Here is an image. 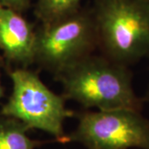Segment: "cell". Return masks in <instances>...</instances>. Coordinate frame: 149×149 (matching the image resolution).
<instances>
[{
  "label": "cell",
  "mask_w": 149,
  "mask_h": 149,
  "mask_svg": "<svg viewBox=\"0 0 149 149\" xmlns=\"http://www.w3.org/2000/svg\"><path fill=\"white\" fill-rule=\"evenodd\" d=\"M98 49L95 26L90 8L36 28L35 61L40 68L60 74Z\"/></svg>",
  "instance_id": "cell-4"
},
{
  "label": "cell",
  "mask_w": 149,
  "mask_h": 149,
  "mask_svg": "<svg viewBox=\"0 0 149 149\" xmlns=\"http://www.w3.org/2000/svg\"><path fill=\"white\" fill-rule=\"evenodd\" d=\"M36 28L22 13L0 7V50L8 62L22 68L34 64Z\"/></svg>",
  "instance_id": "cell-6"
},
{
  "label": "cell",
  "mask_w": 149,
  "mask_h": 149,
  "mask_svg": "<svg viewBox=\"0 0 149 149\" xmlns=\"http://www.w3.org/2000/svg\"><path fill=\"white\" fill-rule=\"evenodd\" d=\"M29 128L16 118L0 117V149H35L42 143L27 135Z\"/></svg>",
  "instance_id": "cell-7"
},
{
  "label": "cell",
  "mask_w": 149,
  "mask_h": 149,
  "mask_svg": "<svg viewBox=\"0 0 149 149\" xmlns=\"http://www.w3.org/2000/svg\"><path fill=\"white\" fill-rule=\"evenodd\" d=\"M13 91L1 109L3 116L19 120L29 129H39L62 143L64 123L74 113L65 106L66 99L56 94L40 79L37 71L17 68L9 73Z\"/></svg>",
  "instance_id": "cell-3"
},
{
  "label": "cell",
  "mask_w": 149,
  "mask_h": 149,
  "mask_svg": "<svg viewBox=\"0 0 149 149\" xmlns=\"http://www.w3.org/2000/svg\"><path fill=\"white\" fill-rule=\"evenodd\" d=\"M81 0H37L34 15L40 24H49L77 13Z\"/></svg>",
  "instance_id": "cell-8"
},
{
  "label": "cell",
  "mask_w": 149,
  "mask_h": 149,
  "mask_svg": "<svg viewBox=\"0 0 149 149\" xmlns=\"http://www.w3.org/2000/svg\"><path fill=\"white\" fill-rule=\"evenodd\" d=\"M55 80L62 85V95L86 109L141 111L143 99L136 95L128 66L103 55L91 54L60 74Z\"/></svg>",
  "instance_id": "cell-1"
},
{
  "label": "cell",
  "mask_w": 149,
  "mask_h": 149,
  "mask_svg": "<svg viewBox=\"0 0 149 149\" xmlns=\"http://www.w3.org/2000/svg\"><path fill=\"white\" fill-rule=\"evenodd\" d=\"M30 6L31 0H0V7L10 8L22 14L28 10Z\"/></svg>",
  "instance_id": "cell-9"
},
{
  "label": "cell",
  "mask_w": 149,
  "mask_h": 149,
  "mask_svg": "<svg viewBox=\"0 0 149 149\" xmlns=\"http://www.w3.org/2000/svg\"><path fill=\"white\" fill-rule=\"evenodd\" d=\"M1 66H2V61L0 58V70H1ZM0 76H1V74H0ZM3 85L1 83V77H0V99L3 97Z\"/></svg>",
  "instance_id": "cell-10"
},
{
  "label": "cell",
  "mask_w": 149,
  "mask_h": 149,
  "mask_svg": "<svg viewBox=\"0 0 149 149\" xmlns=\"http://www.w3.org/2000/svg\"><path fill=\"white\" fill-rule=\"evenodd\" d=\"M75 116L78 125L62 143L74 142L88 149H149V120L141 111H85Z\"/></svg>",
  "instance_id": "cell-5"
},
{
  "label": "cell",
  "mask_w": 149,
  "mask_h": 149,
  "mask_svg": "<svg viewBox=\"0 0 149 149\" xmlns=\"http://www.w3.org/2000/svg\"><path fill=\"white\" fill-rule=\"evenodd\" d=\"M90 8L103 56L128 67L149 56V0H94Z\"/></svg>",
  "instance_id": "cell-2"
}]
</instances>
